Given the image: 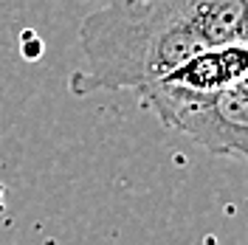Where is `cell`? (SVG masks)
I'll list each match as a JSON object with an SVG mask.
<instances>
[{
    "mask_svg": "<svg viewBox=\"0 0 248 245\" xmlns=\"http://www.w3.org/2000/svg\"><path fill=\"white\" fill-rule=\"evenodd\" d=\"M248 43V0H105L82 20L74 96L147 91L206 48Z\"/></svg>",
    "mask_w": 248,
    "mask_h": 245,
    "instance_id": "1",
    "label": "cell"
},
{
    "mask_svg": "<svg viewBox=\"0 0 248 245\" xmlns=\"http://www.w3.org/2000/svg\"><path fill=\"white\" fill-rule=\"evenodd\" d=\"M139 99L161 122L215 155L248 161V77L217 93H181L153 85Z\"/></svg>",
    "mask_w": 248,
    "mask_h": 245,
    "instance_id": "2",
    "label": "cell"
},
{
    "mask_svg": "<svg viewBox=\"0 0 248 245\" xmlns=\"http://www.w3.org/2000/svg\"><path fill=\"white\" fill-rule=\"evenodd\" d=\"M248 77V43L237 46H220V48H206L201 54L189 57V60L175 68L170 77H164L161 88L181 93H217L223 88H232L237 82Z\"/></svg>",
    "mask_w": 248,
    "mask_h": 245,
    "instance_id": "3",
    "label": "cell"
}]
</instances>
